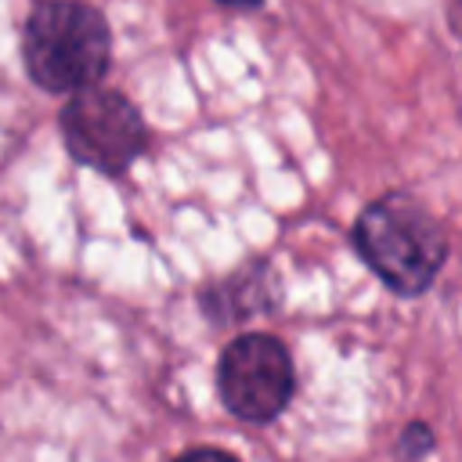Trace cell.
I'll list each match as a JSON object with an SVG mask.
<instances>
[{
	"label": "cell",
	"mask_w": 462,
	"mask_h": 462,
	"mask_svg": "<svg viewBox=\"0 0 462 462\" xmlns=\"http://www.w3.org/2000/svg\"><path fill=\"white\" fill-rule=\"evenodd\" d=\"M112 36L97 7L83 0H36L22 29V61L47 94H72L108 72Z\"/></svg>",
	"instance_id": "6da1fadb"
},
{
	"label": "cell",
	"mask_w": 462,
	"mask_h": 462,
	"mask_svg": "<svg viewBox=\"0 0 462 462\" xmlns=\"http://www.w3.org/2000/svg\"><path fill=\"white\" fill-rule=\"evenodd\" d=\"M430 451H433V433H430V426L411 422L408 430H401L397 455H404V458H419V455H430Z\"/></svg>",
	"instance_id": "8992f818"
},
{
	"label": "cell",
	"mask_w": 462,
	"mask_h": 462,
	"mask_svg": "<svg viewBox=\"0 0 462 462\" xmlns=\"http://www.w3.org/2000/svg\"><path fill=\"white\" fill-rule=\"evenodd\" d=\"M296 390L289 350L263 332H245L231 339L217 365V393L231 415L242 422L278 419Z\"/></svg>",
	"instance_id": "277c9868"
},
{
	"label": "cell",
	"mask_w": 462,
	"mask_h": 462,
	"mask_svg": "<svg viewBox=\"0 0 462 462\" xmlns=\"http://www.w3.org/2000/svg\"><path fill=\"white\" fill-rule=\"evenodd\" d=\"M220 4H231V7H256L260 0H220Z\"/></svg>",
	"instance_id": "52a82bcc"
},
{
	"label": "cell",
	"mask_w": 462,
	"mask_h": 462,
	"mask_svg": "<svg viewBox=\"0 0 462 462\" xmlns=\"http://www.w3.org/2000/svg\"><path fill=\"white\" fill-rule=\"evenodd\" d=\"M354 245L361 260L401 296L426 292L448 260L440 220L404 191H390L365 206L354 227Z\"/></svg>",
	"instance_id": "7a4b0ae2"
},
{
	"label": "cell",
	"mask_w": 462,
	"mask_h": 462,
	"mask_svg": "<svg viewBox=\"0 0 462 462\" xmlns=\"http://www.w3.org/2000/svg\"><path fill=\"white\" fill-rule=\"evenodd\" d=\"M61 137L76 162L101 173H123L148 148V126L134 101L97 83L72 90L61 108Z\"/></svg>",
	"instance_id": "3957f363"
},
{
	"label": "cell",
	"mask_w": 462,
	"mask_h": 462,
	"mask_svg": "<svg viewBox=\"0 0 462 462\" xmlns=\"http://www.w3.org/2000/svg\"><path fill=\"white\" fill-rule=\"evenodd\" d=\"M274 300H278V289H274V274H271L267 260H253V263L238 267L235 274H227L224 282H217L213 289H206L199 296V303L206 307V314L217 325L249 321L253 314L271 310Z\"/></svg>",
	"instance_id": "5b68a950"
}]
</instances>
